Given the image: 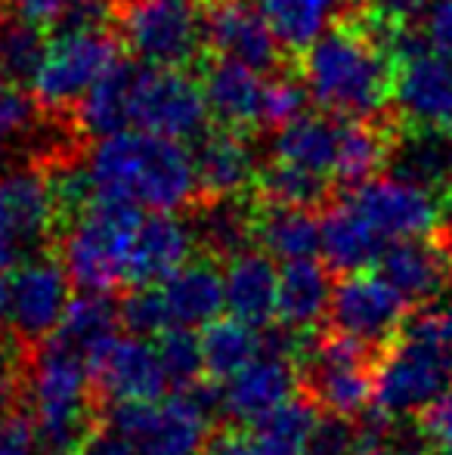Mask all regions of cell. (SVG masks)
<instances>
[{
    "instance_id": "obj_1",
    "label": "cell",
    "mask_w": 452,
    "mask_h": 455,
    "mask_svg": "<svg viewBox=\"0 0 452 455\" xmlns=\"http://www.w3.org/2000/svg\"><path fill=\"white\" fill-rule=\"evenodd\" d=\"M75 171L87 202L106 198L139 211H183L202 196L193 149L137 127L93 140Z\"/></svg>"
},
{
    "instance_id": "obj_2",
    "label": "cell",
    "mask_w": 452,
    "mask_h": 455,
    "mask_svg": "<svg viewBox=\"0 0 452 455\" xmlns=\"http://www.w3.org/2000/svg\"><path fill=\"white\" fill-rule=\"evenodd\" d=\"M301 81L332 118L375 121L391 100L393 62L372 22L344 19L301 50Z\"/></svg>"
},
{
    "instance_id": "obj_3",
    "label": "cell",
    "mask_w": 452,
    "mask_h": 455,
    "mask_svg": "<svg viewBox=\"0 0 452 455\" xmlns=\"http://www.w3.org/2000/svg\"><path fill=\"white\" fill-rule=\"evenodd\" d=\"M452 390V307L422 310L375 360V409L391 419H418Z\"/></svg>"
},
{
    "instance_id": "obj_4",
    "label": "cell",
    "mask_w": 452,
    "mask_h": 455,
    "mask_svg": "<svg viewBox=\"0 0 452 455\" xmlns=\"http://www.w3.org/2000/svg\"><path fill=\"white\" fill-rule=\"evenodd\" d=\"M22 400L31 409L44 455H75L99 421L91 365L53 338L28 350Z\"/></svg>"
},
{
    "instance_id": "obj_5",
    "label": "cell",
    "mask_w": 452,
    "mask_h": 455,
    "mask_svg": "<svg viewBox=\"0 0 452 455\" xmlns=\"http://www.w3.org/2000/svg\"><path fill=\"white\" fill-rule=\"evenodd\" d=\"M143 211L124 202L93 198L68 217L59 242V258L78 291L112 294L127 285L131 248Z\"/></svg>"
},
{
    "instance_id": "obj_6",
    "label": "cell",
    "mask_w": 452,
    "mask_h": 455,
    "mask_svg": "<svg viewBox=\"0 0 452 455\" xmlns=\"http://www.w3.org/2000/svg\"><path fill=\"white\" fill-rule=\"evenodd\" d=\"M220 415L218 390H180L162 400L112 403L106 425L124 434L137 455H199L211 440V421Z\"/></svg>"
},
{
    "instance_id": "obj_7",
    "label": "cell",
    "mask_w": 452,
    "mask_h": 455,
    "mask_svg": "<svg viewBox=\"0 0 452 455\" xmlns=\"http://www.w3.org/2000/svg\"><path fill=\"white\" fill-rule=\"evenodd\" d=\"M301 390L316 409L341 419L366 415L375 403V360L372 350L344 335H304L297 350Z\"/></svg>"
},
{
    "instance_id": "obj_8",
    "label": "cell",
    "mask_w": 452,
    "mask_h": 455,
    "mask_svg": "<svg viewBox=\"0 0 452 455\" xmlns=\"http://www.w3.org/2000/svg\"><path fill=\"white\" fill-rule=\"evenodd\" d=\"M59 214L47 164H12L0 171V273L47 251Z\"/></svg>"
},
{
    "instance_id": "obj_9",
    "label": "cell",
    "mask_w": 452,
    "mask_h": 455,
    "mask_svg": "<svg viewBox=\"0 0 452 455\" xmlns=\"http://www.w3.org/2000/svg\"><path fill=\"white\" fill-rule=\"evenodd\" d=\"M121 41L146 66L183 68L205 44V16L195 0H124Z\"/></svg>"
},
{
    "instance_id": "obj_10",
    "label": "cell",
    "mask_w": 452,
    "mask_h": 455,
    "mask_svg": "<svg viewBox=\"0 0 452 455\" xmlns=\"http://www.w3.org/2000/svg\"><path fill=\"white\" fill-rule=\"evenodd\" d=\"M121 62V41L109 28L59 31L47 44L31 93L47 112L75 108L93 84Z\"/></svg>"
},
{
    "instance_id": "obj_11",
    "label": "cell",
    "mask_w": 452,
    "mask_h": 455,
    "mask_svg": "<svg viewBox=\"0 0 452 455\" xmlns=\"http://www.w3.org/2000/svg\"><path fill=\"white\" fill-rule=\"evenodd\" d=\"M208 118L211 108L193 75L183 68L137 66L131 87V127L186 143L205 133Z\"/></svg>"
},
{
    "instance_id": "obj_12",
    "label": "cell",
    "mask_w": 452,
    "mask_h": 455,
    "mask_svg": "<svg viewBox=\"0 0 452 455\" xmlns=\"http://www.w3.org/2000/svg\"><path fill=\"white\" fill-rule=\"evenodd\" d=\"M409 319L406 298L381 273H347L335 285L329 325L335 335L362 344L369 350H385Z\"/></svg>"
},
{
    "instance_id": "obj_13",
    "label": "cell",
    "mask_w": 452,
    "mask_h": 455,
    "mask_svg": "<svg viewBox=\"0 0 452 455\" xmlns=\"http://www.w3.org/2000/svg\"><path fill=\"white\" fill-rule=\"evenodd\" d=\"M72 304V279L62 260L47 251L16 267L10 279V329L25 350L41 347L56 335Z\"/></svg>"
},
{
    "instance_id": "obj_14",
    "label": "cell",
    "mask_w": 452,
    "mask_h": 455,
    "mask_svg": "<svg viewBox=\"0 0 452 455\" xmlns=\"http://www.w3.org/2000/svg\"><path fill=\"white\" fill-rule=\"evenodd\" d=\"M344 202L360 211L385 242L431 235L443 227V198L397 174H378L353 186Z\"/></svg>"
},
{
    "instance_id": "obj_15",
    "label": "cell",
    "mask_w": 452,
    "mask_h": 455,
    "mask_svg": "<svg viewBox=\"0 0 452 455\" xmlns=\"http://www.w3.org/2000/svg\"><path fill=\"white\" fill-rule=\"evenodd\" d=\"M297 387H301V369L295 356L264 350L258 360H251L220 384L218 409L233 425L251 427L285 400L297 396Z\"/></svg>"
},
{
    "instance_id": "obj_16",
    "label": "cell",
    "mask_w": 452,
    "mask_h": 455,
    "mask_svg": "<svg viewBox=\"0 0 452 455\" xmlns=\"http://www.w3.org/2000/svg\"><path fill=\"white\" fill-rule=\"evenodd\" d=\"M91 378L97 400L109 403L162 400L170 390L155 344L137 335L112 338L91 360Z\"/></svg>"
},
{
    "instance_id": "obj_17",
    "label": "cell",
    "mask_w": 452,
    "mask_h": 455,
    "mask_svg": "<svg viewBox=\"0 0 452 455\" xmlns=\"http://www.w3.org/2000/svg\"><path fill=\"white\" fill-rule=\"evenodd\" d=\"M205 16V44L214 56L251 66L258 72H273L279 66V37L270 22L251 0H208L202 10Z\"/></svg>"
},
{
    "instance_id": "obj_18",
    "label": "cell",
    "mask_w": 452,
    "mask_h": 455,
    "mask_svg": "<svg viewBox=\"0 0 452 455\" xmlns=\"http://www.w3.org/2000/svg\"><path fill=\"white\" fill-rule=\"evenodd\" d=\"M391 100L409 127H452V62L428 47L397 60Z\"/></svg>"
},
{
    "instance_id": "obj_19",
    "label": "cell",
    "mask_w": 452,
    "mask_h": 455,
    "mask_svg": "<svg viewBox=\"0 0 452 455\" xmlns=\"http://www.w3.org/2000/svg\"><path fill=\"white\" fill-rule=\"evenodd\" d=\"M378 273L397 288L409 307L437 300L452 282V242L443 229L416 239H400L385 248Z\"/></svg>"
},
{
    "instance_id": "obj_20",
    "label": "cell",
    "mask_w": 452,
    "mask_h": 455,
    "mask_svg": "<svg viewBox=\"0 0 452 455\" xmlns=\"http://www.w3.org/2000/svg\"><path fill=\"white\" fill-rule=\"evenodd\" d=\"M195 248L199 242L193 220L177 217V211H152L139 220L133 239L127 285H162L168 275L193 260Z\"/></svg>"
},
{
    "instance_id": "obj_21",
    "label": "cell",
    "mask_w": 452,
    "mask_h": 455,
    "mask_svg": "<svg viewBox=\"0 0 452 455\" xmlns=\"http://www.w3.org/2000/svg\"><path fill=\"white\" fill-rule=\"evenodd\" d=\"M279 270L264 248H248L224 267V310L254 329H270L276 319Z\"/></svg>"
},
{
    "instance_id": "obj_22",
    "label": "cell",
    "mask_w": 452,
    "mask_h": 455,
    "mask_svg": "<svg viewBox=\"0 0 452 455\" xmlns=\"http://www.w3.org/2000/svg\"><path fill=\"white\" fill-rule=\"evenodd\" d=\"M158 294H162L168 329L199 331L211 325L224 310V273L214 267V258L189 260L158 285Z\"/></svg>"
},
{
    "instance_id": "obj_23",
    "label": "cell",
    "mask_w": 452,
    "mask_h": 455,
    "mask_svg": "<svg viewBox=\"0 0 452 455\" xmlns=\"http://www.w3.org/2000/svg\"><path fill=\"white\" fill-rule=\"evenodd\" d=\"M193 156L199 171V189L205 198L245 196L248 186L258 180L254 146L248 143L245 131L218 127L202 133Z\"/></svg>"
},
{
    "instance_id": "obj_24",
    "label": "cell",
    "mask_w": 452,
    "mask_h": 455,
    "mask_svg": "<svg viewBox=\"0 0 452 455\" xmlns=\"http://www.w3.org/2000/svg\"><path fill=\"white\" fill-rule=\"evenodd\" d=\"M387 171L434 192L443 202L452 198V127H412L393 133Z\"/></svg>"
},
{
    "instance_id": "obj_25",
    "label": "cell",
    "mask_w": 452,
    "mask_h": 455,
    "mask_svg": "<svg viewBox=\"0 0 452 455\" xmlns=\"http://www.w3.org/2000/svg\"><path fill=\"white\" fill-rule=\"evenodd\" d=\"M335 282L329 264L307 258L282 264L279 270V298H276V319L282 329L310 335L322 319H329Z\"/></svg>"
},
{
    "instance_id": "obj_26",
    "label": "cell",
    "mask_w": 452,
    "mask_h": 455,
    "mask_svg": "<svg viewBox=\"0 0 452 455\" xmlns=\"http://www.w3.org/2000/svg\"><path fill=\"white\" fill-rule=\"evenodd\" d=\"M202 91L208 108L224 127H260V100H264V78L258 68L214 56L202 68Z\"/></svg>"
},
{
    "instance_id": "obj_27",
    "label": "cell",
    "mask_w": 452,
    "mask_h": 455,
    "mask_svg": "<svg viewBox=\"0 0 452 455\" xmlns=\"http://www.w3.org/2000/svg\"><path fill=\"white\" fill-rule=\"evenodd\" d=\"M320 223H322V239H320L322 258H326L329 270H338L344 275L362 273L369 267H375L381 260V254H385V248L391 245L347 202L332 204L320 217Z\"/></svg>"
},
{
    "instance_id": "obj_28",
    "label": "cell",
    "mask_w": 452,
    "mask_h": 455,
    "mask_svg": "<svg viewBox=\"0 0 452 455\" xmlns=\"http://www.w3.org/2000/svg\"><path fill=\"white\" fill-rule=\"evenodd\" d=\"M341 121L332 115L304 112L291 124L279 127L270 140L273 162L295 164V168L313 171V174L332 177L335 158H338Z\"/></svg>"
},
{
    "instance_id": "obj_29",
    "label": "cell",
    "mask_w": 452,
    "mask_h": 455,
    "mask_svg": "<svg viewBox=\"0 0 452 455\" xmlns=\"http://www.w3.org/2000/svg\"><path fill=\"white\" fill-rule=\"evenodd\" d=\"M195 242L205 248L208 258H235L248 251L251 242L258 239V208L245 196H224L205 198L193 217Z\"/></svg>"
},
{
    "instance_id": "obj_30",
    "label": "cell",
    "mask_w": 452,
    "mask_h": 455,
    "mask_svg": "<svg viewBox=\"0 0 452 455\" xmlns=\"http://www.w3.org/2000/svg\"><path fill=\"white\" fill-rule=\"evenodd\" d=\"M137 66L121 60L112 72H106L75 106V127L87 137L99 140L118 131H131V87Z\"/></svg>"
},
{
    "instance_id": "obj_31",
    "label": "cell",
    "mask_w": 452,
    "mask_h": 455,
    "mask_svg": "<svg viewBox=\"0 0 452 455\" xmlns=\"http://www.w3.org/2000/svg\"><path fill=\"white\" fill-rule=\"evenodd\" d=\"M322 223L310 208H279L260 204L258 208V242L273 260H307L320 251Z\"/></svg>"
},
{
    "instance_id": "obj_32",
    "label": "cell",
    "mask_w": 452,
    "mask_h": 455,
    "mask_svg": "<svg viewBox=\"0 0 452 455\" xmlns=\"http://www.w3.org/2000/svg\"><path fill=\"white\" fill-rule=\"evenodd\" d=\"M118 329H121L118 304H112L109 294L81 291L78 298H72V304H68L53 341L62 344L66 350H72V354H78L81 360H87V365H91L93 356H97L112 338H118Z\"/></svg>"
},
{
    "instance_id": "obj_33",
    "label": "cell",
    "mask_w": 452,
    "mask_h": 455,
    "mask_svg": "<svg viewBox=\"0 0 452 455\" xmlns=\"http://www.w3.org/2000/svg\"><path fill=\"white\" fill-rule=\"evenodd\" d=\"M393 146V131L387 124L375 121H341L338 158H335V180L344 186H360L372 177H378L381 168H387Z\"/></svg>"
},
{
    "instance_id": "obj_34",
    "label": "cell",
    "mask_w": 452,
    "mask_h": 455,
    "mask_svg": "<svg viewBox=\"0 0 452 455\" xmlns=\"http://www.w3.org/2000/svg\"><path fill=\"white\" fill-rule=\"evenodd\" d=\"M273 35L289 50H307L335 25L344 0H254Z\"/></svg>"
},
{
    "instance_id": "obj_35",
    "label": "cell",
    "mask_w": 452,
    "mask_h": 455,
    "mask_svg": "<svg viewBox=\"0 0 452 455\" xmlns=\"http://www.w3.org/2000/svg\"><path fill=\"white\" fill-rule=\"evenodd\" d=\"M202 354H205V371L218 381H226L239 369L264 354V329L226 316L214 319L202 329Z\"/></svg>"
},
{
    "instance_id": "obj_36",
    "label": "cell",
    "mask_w": 452,
    "mask_h": 455,
    "mask_svg": "<svg viewBox=\"0 0 452 455\" xmlns=\"http://www.w3.org/2000/svg\"><path fill=\"white\" fill-rule=\"evenodd\" d=\"M258 196L260 204H279V208H322L329 202L332 183L329 177L313 174V171L295 168V164L273 162L258 171Z\"/></svg>"
},
{
    "instance_id": "obj_37",
    "label": "cell",
    "mask_w": 452,
    "mask_h": 455,
    "mask_svg": "<svg viewBox=\"0 0 452 455\" xmlns=\"http://www.w3.org/2000/svg\"><path fill=\"white\" fill-rule=\"evenodd\" d=\"M41 108L44 106L35 100V93H25L19 87L0 91V158L19 149H31L37 140H47L59 156H66L53 133L44 127Z\"/></svg>"
},
{
    "instance_id": "obj_38",
    "label": "cell",
    "mask_w": 452,
    "mask_h": 455,
    "mask_svg": "<svg viewBox=\"0 0 452 455\" xmlns=\"http://www.w3.org/2000/svg\"><path fill=\"white\" fill-rule=\"evenodd\" d=\"M320 412L310 403V396H291L279 409H273L266 419H260L258 425H251V431L258 434L264 443H270L273 450L282 452H307L310 434H313Z\"/></svg>"
},
{
    "instance_id": "obj_39",
    "label": "cell",
    "mask_w": 452,
    "mask_h": 455,
    "mask_svg": "<svg viewBox=\"0 0 452 455\" xmlns=\"http://www.w3.org/2000/svg\"><path fill=\"white\" fill-rule=\"evenodd\" d=\"M158 360H162L168 387H174V394L180 390H193L202 384L205 371V354H202V335L189 329H168L158 335L155 341Z\"/></svg>"
},
{
    "instance_id": "obj_40",
    "label": "cell",
    "mask_w": 452,
    "mask_h": 455,
    "mask_svg": "<svg viewBox=\"0 0 452 455\" xmlns=\"http://www.w3.org/2000/svg\"><path fill=\"white\" fill-rule=\"evenodd\" d=\"M47 37L41 25H31L25 19L4 25L0 31V68L10 81H35L44 56H47Z\"/></svg>"
},
{
    "instance_id": "obj_41",
    "label": "cell",
    "mask_w": 452,
    "mask_h": 455,
    "mask_svg": "<svg viewBox=\"0 0 452 455\" xmlns=\"http://www.w3.org/2000/svg\"><path fill=\"white\" fill-rule=\"evenodd\" d=\"M310 93L301 78L291 75H273L264 81V100H260V127H279L291 124L307 112Z\"/></svg>"
},
{
    "instance_id": "obj_42",
    "label": "cell",
    "mask_w": 452,
    "mask_h": 455,
    "mask_svg": "<svg viewBox=\"0 0 452 455\" xmlns=\"http://www.w3.org/2000/svg\"><path fill=\"white\" fill-rule=\"evenodd\" d=\"M118 316L121 329H127V335L158 338L162 331H168V316H164L158 285H133L118 300Z\"/></svg>"
},
{
    "instance_id": "obj_43",
    "label": "cell",
    "mask_w": 452,
    "mask_h": 455,
    "mask_svg": "<svg viewBox=\"0 0 452 455\" xmlns=\"http://www.w3.org/2000/svg\"><path fill=\"white\" fill-rule=\"evenodd\" d=\"M307 455H360V427L353 419L326 415L310 434Z\"/></svg>"
},
{
    "instance_id": "obj_44",
    "label": "cell",
    "mask_w": 452,
    "mask_h": 455,
    "mask_svg": "<svg viewBox=\"0 0 452 455\" xmlns=\"http://www.w3.org/2000/svg\"><path fill=\"white\" fill-rule=\"evenodd\" d=\"M25 365H28V350L16 344V350H6L0 344V419L16 412V403L25 396Z\"/></svg>"
},
{
    "instance_id": "obj_45",
    "label": "cell",
    "mask_w": 452,
    "mask_h": 455,
    "mask_svg": "<svg viewBox=\"0 0 452 455\" xmlns=\"http://www.w3.org/2000/svg\"><path fill=\"white\" fill-rule=\"evenodd\" d=\"M112 19H118L115 0H72L56 22V31H97L109 28Z\"/></svg>"
},
{
    "instance_id": "obj_46",
    "label": "cell",
    "mask_w": 452,
    "mask_h": 455,
    "mask_svg": "<svg viewBox=\"0 0 452 455\" xmlns=\"http://www.w3.org/2000/svg\"><path fill=\"white\" fill-rule=\"evenodd\" d=\"M0 455H44L31 415L10 412L0 419Z\"/></svg>"
},
{
    "instance_id": "obj_47",
    "label": "cell",
    "mask_w": 452,
    "mask_h": 455,
    "mask_svg": "<svg viewBox=\"0 0 452 455\" xmlns=\"http://www.w3.org/2000/svg\"><path fill=\"white\" fill-rule=\"evenodd\" d=\"M424 44L431 53L452 62V0H437L424 16Z\"/></svg>"
},
{
    "instance_id": "obj_48",
    "label": "cell",
    "mask_w": 452,
    "mask_h": 455,
    "mask_svg": "<svg viewBox=\"0 0 452 455\" xmlns=\"http://www.w3.org/2000/svg\"><path fill=\"white\" fill-rule=\"evenodd\" d=\"M418 425L428 434V440L437 450H452V390L443 396H437L422 415H418Z\"/></svg>"
},
{
    "instance_id": "obj_49",
    "label": "cell",
    "mask_w": 452,
    "mask_h": 455,
    "mask_svg": "<svg viewBox=\"0 0 452 455\" xmlns=\"http://www.w3.org/2000/svg\"><path fill=\"white\" fill-rule=\"evenodd\" d=\"M372 4V19L387 25H409L418 16H428V10L437 0H369Z\"/></svg>"
},
{
    "instance_id": "obj_50",
    "label": "cell",
    "mask_w": 452,
    "mask_h": 455,
    "mask_svg": "<svg viewBox=\"0 0 452 455\" xmlns=\"http://www.w3.org/2000/svg\"><path fill=\"white\" fill-rule=\"evenodd\" d=\"M75 455H137V450L127 443L124 434H118L112 425H106V421L99 419L97 427L87 434V440L81 443V450Z\"/></svg>"
},
{
    "instance_id": "obj_51",
    "label": "cell",
    "mask_w": 452,
    "mask_h": 455,
    "mask_svg": "<svg viewBox=\"0 0 452 455\" xmlns=\"http://www.w3.org/2000/svg\"><path fill=\"white\" fill-rule=\"evenodd\" d=\"M205 455H266V446L254 431H220L208 440Z\"/></svg>"
},
{
    "instance_id": "obj_52",
    "label": "cell",
    "mask_w": 452,
    "mask_h": 455,
    "mask_svg": "<svg viewBox=\"0 0 452 455\" xmlns=\"http://www.w3.org/2000/svg\"><path fill=\"white\" fill-rule=\"evenodd\" d=\"M72 4V0H10L12 12H16V19H25V22L31 25H41V28H50L62 19V12H66V6Z\"/></svg>"
},
{
    "instance_id": "obj_53",
    "label": "cell",
    "mask_w": 452,
    "mask_h": 455,
    "mask_svg": "<svg viewBox=\"0 0 452 455\" xmlns=\"http://www.w3.org/2000/svg\"><path fill=\"white\" fill-rule=\"evenodd\" d=\"M6 329H10V279H4L0 273V344H4Z\"/></svg>"
},
{
    "instance_id": "obj_54",
    "label": "cell",
    "mask_w": 452,
    "mask_h": 455,
    "mask_svg": "<svg viewBox=\"0 0 452 455\" xmlns=\"http://www.w3.org/2000/svg\"><path fill=\"white\" fill-rule=\"evenodd\" d=\"M4 81H10V78H6V72H4V68H0V91H4V87H6Z\"/></svg>"
},
{
    "instance_id": "obj_55",
    "label": "cell",
    "mask_w": 452,
    "mask_h": 455,
    "mask_svg": "<svg viewBox=\"0 0 452 455\" xmlns=\"http://www.w3.org/2000/svg\"><path fill=\"white\" fill-rule=\"evenodd\" d=\"M440 455H452V450H443V452H440Z\"/></svg>"
},
{
    "instance_id": "obj_56",
    "label": "cell",
    "mask_w": 452,
    "mask_h": 455,
    "mask_svg": "<svg viewBox=\"0 0 452 455\" xmlns=\"http://www.w3.org/2000/svg\"><path fill=\"white\" fill-rule=\"evenodd\" d=\"M0 31H4V16H0Z\"/></svg>"
},
{
    "instance_id": "obj_57",
    "label": "cell",
    "mask_w": 452,
    "mask_h": 455,
    "mask_svg": "<svg viewBox=\"0 0 452 455\" xmlns=\"http://www.w3.org/2000/svg\"><path fill=\"white\" fill-rule=\"evenodd\" d=\"M289 455H301V452H289ZM304 455H307V452H304Z\"/></svg>"
}]
</instances>
